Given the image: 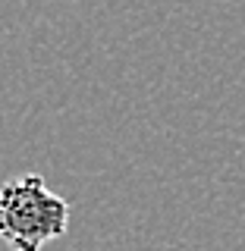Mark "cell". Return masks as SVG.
I'll return each mask as SVG.
<instances>
[{"mask_svg": "<svg viewBox=\"0 0 245 251\" xmlns=\"http://www.w3.org/2000/svg\"><path fill=\"white\" fill-rule=\"evenodd\" d=\"M69 201L54 195L38 173L0 185V235L13 251H41L66 235Z\"/></svg>", "mask_w": 245, "mask_h": 251, "instance_id": "obj_1", "label": "cell"}]
</instances>
